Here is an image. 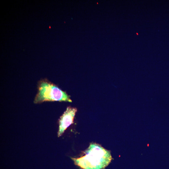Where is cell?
<instances>
[{"instance_id": "2", "label": "cell", "mask_w": 169, "mask_h": 169, "mask_svg": "<svg viewBox=\"0 0 169 169\" xmlns=\"http://www.w3.org/2000/svg\"><path fill=\"white\" fill-rule=\"evenodd\" d=\"M46 101H72L65 92L50 82L42 80L39 83L34 102L38 103Z\"/></svg>"}, {"instance_id": "1", "label": "cell", "mask_w": 169, "mask_h": 169, "mask_svg": "<svg viewBox=\"0 0 169 169\" xmlns=\"http://www.w3.org/2000/svg\"><path fill=\"white\" fill-rule=\"evenodd\" d=\"M84 154L80 157L71 158L74 164L82 169H103L112 159L110 151L95 143H91Z\"/></svg>"}, {"instance_id": "3", "label": "cell", "mask_w": 169, "mask_h": 169, "mask_svg": "<svg viewBox=\"0 0 169 169\" xmlns=\"http://www.w3.org/2000/svg\"><path fill=\"white\" fill-rule=\"evenodd\" d=\"M77 111L76 108L68 107L61 116L59 121L58 137L61 136L66 129L73 123V120Z\"/></svg>"}]
</instances>
